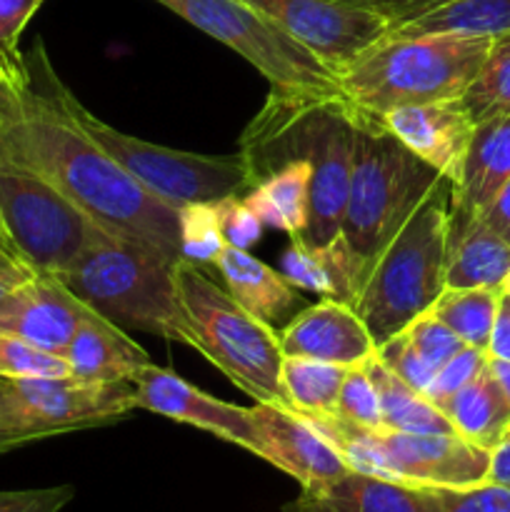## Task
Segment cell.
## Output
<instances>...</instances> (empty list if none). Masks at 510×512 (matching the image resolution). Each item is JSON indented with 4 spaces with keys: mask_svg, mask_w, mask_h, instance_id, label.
I'll use <instances>...</instances> for the list:
<instances>
[{
    "mask_svg": "<svg viewBox=\"0 0 510 512\" xmlns=\"http://www.w3.org/2000/svg\"><path fill=\"white\" fill-rule=\"evenodd\" d=\"M25 58L28 88L0 85V140L105 233L170 265L180 260L178 210L150 195L70 118L43 40L35 38Z\"/></svg>",
    "mask_w": 510,
    "mask_h": 512,
    "instance_id": "6da1fadb",
    "label": "cell"
},
{
    "mask_svg": "<svg viewBox=\"0 0 510 512\" xmlns=\"http://www.w3.org/2000/svg\"><path fill=\"white\" fill-rule=\"evenodd\" d=\"M490 43V35L388 33L335 73V80L360 115L380 120L405 105L460 98Z\"/></svg>",
    "mask_w": 510,
    "mask_h": 512,
    "instance_id": "7a4b0ae2",
    "label": "cell"
},
{
    "mask_svg": "<svg viewBox=\"0 0 510 512\" xmlns=\"http://www.w3.org/2000/svg\"><path fill=\"white\" fill-rule=\"evenodd\" d=\"M440 178L445 175L410 153L380 120L358 113L348 203L338 233L350 255L358 295L390 240Z\"/></svg>",
    "mask_w": 510,
    "mask_h": 512,
    "instance_id": "3957f363",
    "label": "cell"
},
{
    "mask_svg": "<svg viewBox=\"0 0 510 512\" xmlns=\"http://www.w3.org/2000/svg\"><path fill=\"white\" fill-rule=\"evenodd\" d=\"M450 220L453 180L440 178L383 250L353 305L375 345L403 333L445 290Z\"/></svg>",
    "mask_w": 510,
    "mask_h": 512,
    "instance_id": "277c9868",
    "label": "cell"
},
{
    "mask_svg": "<svg viewBox=\"0 0 510 512\" xmlns=\"http://www.w3.org/2000/svg\"><path fill=\"white\" fill-rule=\"evenodd\" d=\"M173 265L98 230L60 280L110 323L195 348Z\"/></svg>",
    "mask_w": 510,
    "mask_h": 512,
    "instance_id": "5b68a950",
    "label": "cell"
},
{
    "mask_svg": "<svg viewBox=\"0 0 510 512\" xmlns=\"http://www.w3.org/2000/svg\"><path fill=\"white\" fill-rule=\"evenodd\" d=\"M175 288L203 353L225 378L255 403L283 405L280 395V350L273 325L250 315L233 295L190 260H175Z\"/></svg>",
    "mask_w": 510,
    "mask_h": 512,
    "instance_id": "8992f818",
    "label": "cell"
},
{
    "mask_svg": "<svg viewBox=\"0 0 510 512\" xmlns=\"http://www.w3.org/2000/svg\"><path fill=\"white\" fill-rule=\"evenodd\" d=\"M55 93L70 118L150 195L173 210L193 203H218L230 195H243L253 188L245 160L240 155H200L148 143L135 135L120 133L90 113L68 85L55 75Z\"/></svg>",
    "mask_w": 510,
    "mask_h": 512,
    "instance_id": "52a82bcc",
    "label": "cell"
},
{
    "mask_svg": "<svg viewBox=\"0 0 510 512\" xmlns=\"http://www.w3.org/2000/svg\"><path fill=\"white\" fill-rule=\"evenodd\" d=\"M0 215L15 253L35 273L63 275L98 233L73 200L0 140Z\"/></svg>",
    "mask_w": 510,
    "mask_h": 512,
    "instance_id": "ba28073f",
    "label": "cell"
},
{
    "mask_svg": "<svg viewBox=\"0 0 510 512\" xmlns=\"http://www.w3.org/2000/svg\"><path fill=\"white\" fill-rule=\"evenodd\" d=\"M133 410V380L95 383L63 375L3 378L0 385V430L15 448L53 435L120 423Z\"/></svg>",
    "mask_w": 510,
    "mask_h": 512,
    "instance_id": "9c48e42d",
    "label": "cell"
},
{
    "mask_svg": "<svg viewBox=\"0 0 510 512\" xmlns=\"http://www.w3.org/2000/svg\"><path fill=\"white\" fill-rule=\"evenodd\" d=\"M185 23L248 60L283 93H338L335 75L310 50L275 28L243 0H155Z\"/></svg>",
    "mask_w": 510,
    "mask_h": 512,
    "instance_id": "30bf717a",
    "label": "cell"
},
{
    "mask_svg": "<svg viewBox=\"0 0 510 512\" xmlns=\"http://www.w3.org/2000/svg\"><path fill=\"white\" fill-rule=\"evenodd\" d=\"M268 23L315 55L330 73L385 38L388 20L375 10L340 0H243Z\"/></svg>",
    "mask_w": 510,
    "mask_h": 512,
    "instance_id": "8fae6325",
    "label": "cell"
},
{
    "mask_svg": "<svg viewBox=\"0 0 510 512\" xmlns=\"http://www.w3.org/2000/svg\"><path fill=\"white\" fill-rule=\"evenodd\" d=\"M380 478L410 488H470L488 478L490 450L458 433L378 430Z\"/></svg>",
    "mask_w": 510,
    "mask_h": 512,
    "instance_id": "7c38bea8",
    "label": "cell"
},
{
    "mask_svg": "<svg viewBox=\"0 0 510 512\" xmlns=\"http://www.w3.org/2000/svg\"><path fill=\"white\" fill-rule=\"evenodd\" d=\"M135 410L163 415L175 423L193 425L220 440L240 445L248 453L258 455L253 410L225 403L200 388L190 385L178 373L158 365H145L133 378Z\"/></svg>",
    "mask_w": 510,
    "mask_h": 512,
    "instance_id": "4fadbf2b",
    "label": "cell"
},
{
    "mask_svg": "<svg viewBox=\"0 0 510 512\" xmlns=\"http://www.w3.org/2000/svg\"><path fill=\"white\" fill-rule=\"evenodd\" d=\"M95 313L58 275L33 273L0 298V333L65 355L75 330Z\"/></svg>",
    "mask_w": 510,
    "mask_h": 512,
    "instance_id": "5bb4252c",
    "label": "cell"
},
{
    "mask_svg": "<svg viewBox=\"0 0 510 512\" xmlns=\"http://www.w3.org/2000/svg\"><path fill=\"white\" fill-rule=\"evenodd\" d=\"M253 425L258 438V458L300 483L305 493L328 488L350 473L338 450L305 418L283 405L255 403Z\"/></svg>",
    "mask_w": 510,
    "mask_h": 512,
    "instance_id": "9a60e30c",
    "label": "cell"
},
{
    "mask_svg": "<svg viewBox=\"0 0 510 512\" xmlns=\"http://www.w3.org/2000/svg\"><path fill=\"white\" fill-rule=\"evenodd\" d=\"M380 125L423 163L458 183L475 135L473 118L460 98L395 108L380 118Z\"/></svg>",
    "mask_w": 510,
    "mask_h": 512,
    "instance_id": "2e32d148",
    "label": "cell"
},
{
    "mask_svg": "<svg viewBox=\"0 0 510 512\" xmlns=\"http://www.w3.org/2000/svg\"><path fill=\"white\" fill-rule=\"evenodd\" d=\"M283 355L320 360V363L363 368L375 353L373 335L353 305L323 298L300 310L278 333Z\"/></svg>",
    "mask_w": 510,
    "mask_h": 512,
    "instance_id": "e0dca14e",
    "label": "cell"
},
{
    "mask_svg": "<svg viewBox=\"0 0 510 512\" xmlns=\"http://www.w3.org/2000/svg\"><path fill=\"white\" fill-rule=\"evenodd\" d=\"M63 358L70 375L80 380H95V383L133 380L145 365H150L148 350L100 313L90 315L75 330Z\"/></svg>",
    "mask_w": 510,
    "mask_h": 512,
    "instance_id": "ac0fdd59",
    "label": "cell"
},
{
    "mask_svg": "<svg viewBox=\"0 0 510 512\" xmlns=\"http://www.w3.org/2000/svg\"><path fill=\"white\" fill-rule=\"evenodd\" d=\"M283 512H433V500L428 488H410L350 470L328 488L303 490Z\"/></svg>",
    "mask_w": 510,
    "mask_h": 512,
    "instance_id": "d6986e66",
    "label": "cell"
},
{
    "mask_svg": "<svg viewBox=\"0 0 510 512\" xmlns=\"http://www.w3.org/2000/svg\"><path fill=\"white\" fill-rule=\"evenodd\" d=\"M510 273V243L483 218L453 213L445 288L503 290Z\"/></svg>",
    "mask_w": 510,
    "mask_h": 512,
    "instance_id": "ffe728a7",
    "label": "cell"
},
{
    "mask_svg": "<svg viewBox=\"0 0 510 512\" xmlns=\"http://www.w3.org/2000/svg\"><path fill=\"white\" fill-rule=\"evenodd\" d=\"M510 180V115L475 125L463 173L453 185V213L480 215Z\"/></svg>",
    "mask_w": 510,
    "mask_h": 512,
    "instance_id": "44dd1931",
    "label": "cell"
},
{
    "mask_svg": "<svg viewBox=\"0 0 510 512\" xmlns=\"http://www.w3.org/2000/svg\"><path fill=\"white\" fill-rule=\"evenodd\" d=\"M215 268L223 275L225 290L263 323H280L285 315L303 305L293 285L278 270L250 255L248 250L225 245L223 253L215 260Z\"/></svg>",
    "mask_w": 510,
    "mask_h": 512,
    "instance_id": "7402d4cb",
    "label": "cell"
},
{
    "mask_svg": "<svg viewBox=\"0 0 510 512\" xmlns=\"http://www.w3.org/2000/svg\"><path fill=\"white\" fill-rule=\"evenodd\" d=\"M310 168L308 160H288L260 178L243 200L268 228L300 235L308 225L310 208Z\"/></svg>",
    "mask_w": 510,
    "mask_h": 512,
    "instance_id": "603a6c76",
    "label": "cell"
},
{
    "mask_svg": "<svg viewBox=\"0 0 510 512\" xmlns=\"http://www.w3.org/2000/svg\"><path fill=\"white\" fill-rule=\"evenodd\" d=\"M280 275L293 288L310 290L328 300L355 305V298H358L353 265H350V255L340 238L323 248H310V245L300 243L295 235H290V245L280 258Z\"/></svg>",
    "mask_w": 510,
    "mask_h": 512,
    "instance_id": "cb8c5ba5",
    "label": "cell"
},
{
    "mask_svg": "<svg viewBox=\"0 0 510 512\" xmlns=\"http://www.w3.org/2000/svg\"><path fill=\"white\" fill-rule=\"evenodd\" d=\"M440 410L460 438L485 450H493L510 433V405L488 368L473 383L440 403Z\"/></svg>",
    "mask_w": 510,
    "mask_h": 512,
    "instance_id": "d4e9b609",
    "label": "cell"
},
{
    "mask_svg": "<svg viewBox=\"0 0 510 512\" xmlns=\"http://www.w3.org/2000/svg\"><path fill=\"white\" fill-rule=\"evenodd\" d=\"M365 370L373 378L375 390L380 398V410H383V425L385 430H395V433H455L450 420L445 418L443 410L425 398L420 390L405 383L403 378L393 373L378 353L365 363Z\"/></svg>",
    "mask_w": 510,
    "mask_h": 512,
    "instance_id": "484cf974",
    "label": "cell"
},
{
    "mask_svg": "<svg viewBox=\"0 0 510 512\" xmlns=\"http://www.w3.org/2000/svg\"><path fill=\"white\" fill-rule=\"evenodd\" d=\"M350 368L343 365L320 363V360L293 358L283 355L280 365V395L283 408L313 418V415H330L338 403L340 388Z\"/></svg>",
    "mask_w": 510,
    "mask_h": 512,
    "instance_id": "4316f807",
    "label": "cell"
},
{
    "mask_svg": "<svg viewBox=\"0 0 510 512\" xmlns=\"http://www.w3.org/2000/svg\"><path fill=\"white\" fill-rule=\"evenodd\" d=\"M388 33H468L495 38L510 33V0H445Z\"/></svg>",
    "mask_w": 510,
    "mask_h": 512,
    "instance_id": "83f0119b",
    "label": "cell"
},
{
    "mask_svg": "<svg viewBox=\"0 0 510 512\" xmlns=\"http://www.w3.org/2000/svg\"><path fill=\"white\" fill-rule=\"evenodd\" d=\"M503 290L488 288H445L430 313L453 330L470 348H488L490 330L498 315Z\"/></svg>",
    "mask_w": 510,
    "mask_h": 512,
    "instance_id": "f1b7e54d",
    "label": "cell"
},
{
    "mask_svg": "<svg viewBox=\"0 0 510 512\" xmlns=\"http://www.w3.org/2000/svg\"><path fill=\"white\" fill-rule=\"evenodd\" d=\"M460 103L475 125L510 115V33L495 35Z\"/></svg>",
    "mask_w": 510,
    "mask_h": 512,
    "instance_id": "f546056e",
    "label": "cell"
},
{
    "mask_svg": "<svg viewBox=\"0 0 510 512\" xmlns=\"http://www.w3.org/2000/svg\"><path fill=\"white\" fill-rule=\"evenodd\" d=\"M45 0H0V85L5 90L28 88V58L20 50V35Z\"/></svg>",
    "mask_w": 510,
    "mask_h": 512,
    "instance_id": "4dcf8cb0",
    "label": "cell"
},
{
    "mask_svg": "<svg viewBox=\"0 0 510 512\" xmlns=\"http://www.w3.org/2000/svg\"><path fill=\"white\" fill-rule=\"evenodd\" d=\"M180 258L195 265H215L225 243L215 203H193L178 210Z\"/></svg>",
    "mask_w": 510,
    "mask_h": 512,
    "instance_id": "1f68e13d",
    "label": "cell"
},
{
    "mask_svg": "<svg viewBox=\"0 0 510 512\" xmlns=\"http://www.w3.org/2000/svg\"><path fill=\"white\" fill-rule=\"evenodd\" d=\"M70 375L63 355L48 353L15 335L0 333V378H63Z\"/></svg>",
    "mask_w": 510,
    "mask_h": 512,
    "instance_id": "d6a6232c",
    "label": "cell"
},
{
    "mask_svg": "<svg viewBox=\"0 0 510 512\" xmlns=\"http://www.w3.org/2000/svg\"><path fill=\"white\" fill-rule=\"evenodd\" d=\"M333 415H338L345 423L358 425V428L385 430L378 390H375V383L368 370H365V365L348 370Z\"/></svg>",
    "mask_w": 510,
    "mask_h": 512,
    "instance_id": "836d02e7",
    "label": "cell"
},
{
    "mask_svg": "<svg viewBox=\"0 0 510 512\" xmlns=\"http://www.w3.org/2000/svg\"><path fill=\"white\" fill-rule=\"evenodd\" d=\"M485 368H488V353L480 348L463 345L453 358L445 360V363L435 370V378L430 380L428 390H425L423 395L428 400H433L440 408V403H445L450 395H455L460 388L473 383Z\"/></svg>",
    "mask_w": 510,
    "mask_h": 512,
    "instance_id": "e575fe53",
    "label": "cell"
},
{
    "mask_svg": "<svg viewBox=\"0 0 510 512\" xmlns=\"http://www.w3.org/2000/svg\"><path fill=\"white\" fill-rule=\"evenodd\" d=\"M433 512H510V490L493 483L470 488H428Z\"/></svg>",
    "mask_w": 510,
    "mask_h": 512,
    "instance_id": "d590c367",
    "label": "cell"
},
{
    "mask_svg": "<svg viewBox=\"0 0 510 512\" xmlns=\"http://www.w3.org/2000/svg\"><path fill=\"white\" fill-rule=\"evenodd\" d=\"M403 338L408 340L410 348L420 355L428 365H433L435 370L445 363V360L453 358L460 348H463V340L453 333L450 328H445L433 313H423L420 318H415L408 328L403 330Z\"/></svg>",
    "mask_w": 510,
    "mask_h": 512,
    "instance_id": "8d00e7d4",
    "label": "cell"
},
{
    "mask_svg": "<svg viewBox=\"0 0 510 512\" xmlns=\"http://www.w3.org/2000/svg\"><path fill=\"white\" fill-rule=\"evenodd\" d=\"M215 210H218L223 238L230 248L250 250L263 238L265 225L260 223L258 215L248 208V203L240 195H230V198L218 200Z\"/></svg>",
    "mask_w": 510,
    "mask_h": 512,
    "instance_id": "74e56055",
    "label": "cell"
},
{
    "mask_svg": "<svg viewBox=\"0 0 510 512\" xmlns=\"http://www.w3.org/2000/svg\"><path fill=\"white\" fill-rule=\"evenodd\" d=\"M378 358L383 360V363L388 365L398 378H403L405 383L413 385V388L420 390V393H425L430 380L435 378L433 365L425 363V360L410 348V343L403 338V333L390 338L388 343L378 345Z\"/></svg>",
    "mask_w": 510,
    "mask_h": 512,
    "instance_id": "f35d334b",
    "label": "cell"
},
{
    "mask_svg": "<svg viewBox=\"0 0 510 512\" xmlns=\"http://www.w3.org/2000/svg\"><path fill=\"white\" fill-rule=\"evenodd\" d=\"M75 498L73 485L33 490H0V512H60Z\"/></svg>",
    "mask_w": 510,
    "mask_h": 512,
    "instance_id": "ab89813d",
    "label": "cell"
},
{
    "mask_svg": "<svg viewBox=\"0 0 510 512\" xmlns=\"http://www.w3.org/2000/svg\"><path fill=\"white\" fill-rule=\"evenodd\" d=\"M440 3H445V0H358L355 5L375 10V13L388 20L390 28H398V25L410 23V20L428 13V10H433Z\"/></svg>",
    "mask_w": 510,
    "mask_h": 512,
    "instance_id": "60d3db41",
    "label": "cell"
},
{
    "mask_svg": "<svg viewBox=\"0 0 510 512\" xmlns=\"http://www.w3.org/2000/svg\"><path fill=\"white\" fill-rule=\"evenodd\" d=\"M488 358L495 360H510V295H500L498 315H495L493 330H490L488 348H485Z\"/></svg>",
    "mask_w": 510,
    "mask_h": 512,
    "instance_id": "b9f144b4",
    "label": "cell"
},
{
    "mask_svg": "<svg viewBox=\"0 0 510 512\" xmlns=\"http://www.w3.org/2000/svg\"><path fill=\"white\" fill-rule=\"evenodd\" d=\"M480 218H483L505 243H510V180L495 193L493 203L485 208V213L480 215Z\"/></svg>",
    "mask_w": 510,
    "mask_h": 512,
    "instance_id": "7bdbcfd3",
    "label": "cell"
},
{
    "mask_svg": "<svg viewBox=\"0 0 510 512\" xmlns=\"http://www.w3.org/2000/svg\"><path fill=\"white\" fill-rule=\"evenodd\" d=\"M485 483H493L510 490V433L490 450V468Z\"/></svg>",
    "mask_w": 510,
    "mask_h": 512,
    "instance_id": "ee69618b",
    "label": "cell"
},
{
    "mask_svg": "<svg viewBox=\"0 0 510 512\" xmlns=\"http://www.w3.org/2000/svg\"><path fill=\"white\" fill-rule=\"evenodd\" d=\"M35 270L28 268V265L23 263V260L18 258V255L13 253V250L5 248L3 243H0V275H13V278H30Z\"/></svg>",
    "mask_w": 510,
    "mask_h": 512,
    "instance_id": "f6af8a7d",
    "label": "cell"
},
{
    "mask_svg": "<svg viewBox=\"0 0 510 512\" xmlns=\"http://www.w3.org/2000/svg\"><path fill=\"white\" fill-rule=\"evenodd\" d=\"M488 373L493 375V380L498 383L500 393L508 400L510 405V360H495L488 358Z\"/></svg>",
    "mask_w": 510,
    "mask_h": 512,
    "instance_id": "bcb514c9",
    "label": "cell"
},
{
    "mask_svg": "<svg viewBox=\"0 0 510 512\" xmlns=\"http://www.w3.org/2000/svg\"><path fill=\"white\" fill-rule=\"evenodd\" d=\"M28 278H13V275H0V298H5V295L10 293V290L15 288V285L25 283Z\"/></svg>",
    "mask_w": 510,
    "mask_h": 512,
    "instance_id": "7dc6e473",
    "label": "cell"
},
{
    "mask_svg": "<svg viewBox=\"0 0 510 512\" xmlns=\"http://www.w3.org/2000/svg\"><path fill=\"white\" fill-rule=\"evenodd\" d=\"M0 243H3V245H5V248H8V250H13V253H15L13 243H10V235H8V230H5V223H3V215H0ZM15 255H18V253H15ZM18 258H20V255H18Z\"/></svg>",
    "mask_w": 510,
    "mask_h": 512,
    "instance_id": "c3c4849f",
    "label": "cell"
},
{
    "mask_svg": "<svg viewBox=\"0 0 510 512\" xmlns=\"http://www.w3.org/2000/svg\"><path fill=\"white\" fill-rule=\"evenodd\" d=\"M0 385H3V378H0ZM10 450H15V445L10 443V440L5 438L3 430H0V455H3V453H10Z\"/></svg>",
    "mask_w": 510,
    "mask_h": 512,
    "instance_id": "681fc988",
    "label": "cell"
},
{
    "mask_svg": "<svg viewBox=\"0 0 510 512\" xmlns=\"http://www.w3.org/2000/svg\"><path fill=\"white\" fill-rule=\"evenodd\" d=\"M503 293H508V295H510V273H508V278H505V285H503Z\"/></svg>",
    "mask_w": 510,
    "mask_h": 512,
    "instance_id": "f907efd6",
    "label": "cell"
},
{
    "mask_svg": "<svg viewBox=\"0 0 510 512\" xmlns=\"http://www.w3.org/2000/svg\"><path fill=\"white\" fill-rule=\"evenodd\" d=\"M340 3H358V0H340Z\"/></svg>",
    "mask_w": 510,
    "mask_h": 512,
    "instance_id": "816d5d0a",
    "label": "cell"
}]
</instances>
